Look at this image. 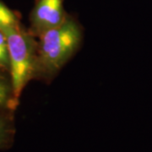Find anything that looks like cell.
I'll return each mask as SVG.
<instances>
[{
    "instance_id": "cell-6",
    "label": "cell",
    "mask_w": 152,
    "mask_h": 152,
    "mask_svg": "<svg viewBox=\"0 0 152 152\" xmlns=\"http://www.w3.org/2000/svg\"><path fill=\"white\" fill-rule=\"evenodd\" d=\"M20 25L19 15L0 0V31L5 33L9 30Z\"/></svg>"
},
{
    "instance_id": "cell-2",
    "label": "cell",
    "mask_w": 152,
    "mask_h": 152,
    "mask_svg": "<svg viewBox=\"0 0 152 152\" xmlns=\"http://www.w3.org/2000/svg\"><path fill=\"white\" fill-rule=\"evenodd\" d=\"M10 53V78L14 98L20 102L25 87L37 77V42L34 36L21 25L4 33Z\"/></svg>"
},
{
    "instance_id": "cell-5",
    "label": "cell",
    "mask_w": 152,
    "mask_h": 152,
    "mask_svg": "<svg viewBox=\"0 0 152 152\" xmlns=\"http://www.w3.org/2000/svg\"><path fill=\"white\" fill-rule=\"evenodd\" d=\"M19 103L14 98L13 88L10 76L0 71V109L10 108L15 110Z\"/></svg>"
},
{
    "instance_id": "cell-3",
    "label": "cell",
    "mask_w": 152,
    "mask_h": 152,
    "mask_svg": "<svg viewBox=\"0 0 152 152\" xmlns=\"http://www.w3.org/2000/svg\"><path fill=\"white\" fill-rule=\"evenodd\" d=\"M64 0H36L30 14L29 31L34 37L57 27L68 16L64 6Z\"/></svg>"
},
{
    "instance_id": "cell-7",
    "label": "cell",
    "mask_w": 152,
    "mask_h": 152,
    "mask_svg": "<svg viewBox=\"0 0 152 152\" xmlns=\"http://www.w3.org/2000/svg\"><path fill=\"white\" fill-rule=\"evenodd\" d=\"M0 71L9 72L10 71V53L8 41L4 32L0 31Z\"/></svg>"
},
{
    "instance_id": "cell-4",
    "label": "cell",
    "mask_w": 152,
    "mask_h": 152,
    "mask_svg": "<svg viewBox=\"0 0 152 152\" xmlns=\"http://www.w3.org/2000/svg\"><path fill=\"white\" fill-rule=\"evenodd\" d=\"M14 112V109H0V151L10 149L15 140L16 129Z\"/></svg>"
},
{
    "instance_id": "cell-1",
    "label": "cell",
    "mask_w": 152,
    "mask_h": 152,
    "mask_svg": "<svg viewBox=\"0 0 152 152\" xmlns=\"http://www.w3.org/2000/svg\"><path fill=\"white\" fill-rule=\"evenodd\" d=\"M38 37L36 78L48 80L59 72L80 48L83 33L78 21L68 15L58 26Z\"/></svg>"
}]
</instances>
